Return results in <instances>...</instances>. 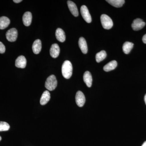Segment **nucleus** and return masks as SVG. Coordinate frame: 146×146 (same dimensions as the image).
Masks as SVG:
<instances>
[{
	"instance_id": "nucleus-24",
	"label": "nucleus",
	"mask_w": 146,
	"mask_h": 146,
	"mask_svg": "<svg viewBox=\"0 0 146 146\" xmlns=\"http://www.w3.org/2000/svg\"><path fill=\"white\" fill-rule=\"evenodd\" d=\"M142 40H143V43L146 44V34L145 35L143 36Z\"/></svg>"
},
{
	"instance_id": "nucleus-6",
	"label": "nucleus",
	"mask_w": 146,
	"mask_h": 146,
	"mask_svg": "<svg viewBox=\"0 0 146 146\" xmlns=\"http://www.w3.org/2000/svg\"><path fill=\"white\" fill-rule=\"evenodd\" d=\"M146 23L142 19L137 18L133 21L131 25V27L133 30L138 31L144 27Z\"/></svg>"
},
{
	"instance_id": "nucleus-1",
	"label": "nucleus",
	"mask_w": 146,
	"mask_h": 146,
	"mask_svg": "<svg viewBox=\"0 0 146 146\" xmlns=\"http://www.w3.org/2000/svg\"><path fill=\"white\" fill-rule=\"evenodd\" d=\"M72 65L70 61L65 60L62 66V74L65 78H70L72 74Z\"/></svg>"
},
{
	"instance_id": "nucleus-21",
	"label": "nucleus",
	"mask_w": 146,
	"mask_h": 146,
	"mask_svg": "<svg viewBox=\"0 0 146 146\" xmlns=\"http://www.w3.org/2000/svg\"><path fill=\"white\" fill-rule=\"evenodd\" d=\"M107 54L105 51L102 50L100 52L98 53L96 55V60L98 63H100L102 60H104L106 57Z\"/></svg>"
},
{
	"instance_id": "nucleus-8",
	"label": "nucleus",
	"mask_w": 146,
	"mask_h": 146,
	"mask_svg": "<svg viewBox=\"0 0 146 146\" xmlns=\"http://www.w3.org/2000/svg\"><path fill=\"white\" fill-rule=\"evenodd\" d=\"M27 65V60L24 56H20L15 61V65L17 68H25Z\"/></svg>"
},
{
	"instance_id": "nucleus-19",
	"label": "nucleus",
	"mask_w": 146,
	"mask_h": 146,
	"mask_svg": "<svg viewBox=\"0 0 146 146\" xmlns=\"http://www.w3.org/2000/svg\"><path fill=\"white\" fill-rule=\"evenodd\" d=\"M106 1L113 6L118 8L121 7L125 2L124 0H108Z\"/></svg>"
},
{
	"instance_id": "nucleus-16",
	"label": "nucleus",
	"mask_w": 146,
	"mask_h": 146,
	"mask_svg": "<svg viewBox=\"0 0 146 146\" xmlns=\"http://www.w3.org/2000/svg\"><path fill=\"white\" fill-rule=\"evenodd\" d=\"M50 99V94L48 91H45L42 94L40 99V104L42 105H44L49 101Z\"/></svg>"
},
{
	"instance_id": "nucleus-3",
	"label": "nucleus",
	"mask_w": 146,
	"mask_h": 146,
	"mask_svg": "<svg viewBox=\"0 0 146 146\" xmlns=\"http://www.w3.org/2000/svg\"><path fill=\"white\" fill-rule=\"evenodd\" d=\"M103 27L106 29H110L113 27V22L111 18L106 14H102L100 17Z\"/></svg>"
},
{
	"instance_id": "nucleus-12",
	"label": "nucleus",
	"mask_w": 146,
	"mask_h": 146,
	"mask_svg": "<svg viewBox=\"0 0 146 146\" xmlns=\"http://www.w3.org/2000/svg\"><path fill=\"white\" fill-rule=\"evenodd\" d=\"M78 45L82 52L84 54L87 53L88 52V47L86 40L84 37H81L79 39Z\"/></svg>"
},
{
	"instance_id": "nucleus-18",
	"label": "nucleus",
	"mask_w": 146,
	"mask_h": 146,
	"mask_svg": "<svg viewBox=\"0 0 146 146\" xmlns=\"http://www.w3.org/2000/svg\"><path fill=\"white\" fill-rule=\"evenodd\" d=\"M117 63L115 60H112L111 62L107 63L104 67V70L106 72H109L114 70L117 67Z\"/></svg>"
},
{
	"instance_id": "nucleus-25",
	"label": "nucleus",
	"mask_w": 146,
	"mask_h": 146,
	"mask_svg": "<svg viewBox=\"0 0 146 146\" xmlns=\"http://www.w3.org/2000/svg\"><path fill=\"white\" fill-rule=\"evenodd\" d=\"M13 1L16 3H21L22 1V0H13Z\"/></svg>"
},
{
	"instance_id": "nucleus-28",
	"label": "nucleus",
	"mask_w": 146,
	"mask_h": 146,
	"mask_svg": "<svg viewBox=\"0 0 146 146\" xmlns=\"http://www.w3.org/2000/svg\"><path fill=\"white\" fill-rule=\"evenodd\" d=\"M2 138L1 137V136H0V141H1V140Z\"/></svg>"
},
{
	"instance_id": "nucleus-20",
	"label": "nucleus",
	"mask_w": 146,
	"mask_h": 146,
	"mask_svg": "<svg viewBox=\"0 0 146 146\" xmlns=\"http://www.w3.org/2000/svg\"><path fill=\"white\" fill-rule=\"evenodd\" d=\"M133 43L129 42H125L123 45V51L125 54H128L130 52L131 50L133 48Z\"/></svg>"
},
{
	"instance_id": "nucleus-23",
	"label": "nucleus",
	"mask_w": 146,
	"mask_h": 146,
	"mask_svg": "<svg viewBox=\"0 0 146 146\" xmlns=\"http://www.w3.org/2000/svg\"><path fill=\"white\" fill-rule=\"evenodd\" d=\"M5 51V47L3 44L2 42H0V53H4Z\"/></svg>"
},
{
	"instance_id": "nucleus-14",
	"label": "nucleus",
	"mask_w": 146,
	"mask_h": 146,
	"mask_svg": "<svg viewBox=\"0 0 146 146\" xmlns=\"http://www.w3.org/2000/svg\"><path fill=\"white\" fill-rule=\"evenodd\" d=\"M33 52L35 54H38L42 49V42L40 39H36L35 41L32 46Z\"/></svg>"
},
{
	"instance_id": "nucleus-22",
	"label": "nucleus",
	"mask_w": 146,
	"mask_h": 146,
	"mask_svg": "<svg viewBox=\"0 0 146 146\" xmlns=\"http://www.w3.org/2000/svg\"><path fill=\"white\" fill-rule=\"evenodd\" d=\"M10 125L6 122L0 121V131H7L9 130Z\"/></svg>"
},
{
	"instance_id": "nucleus-11",
	"label": "nucleus",
	"mask_w": 146,
	"mask_h": 146,
	"mask_svg": "<svg viewBox=\"0 0 146 146\" xmlns=\"http://www.w3.org/2000/svg\"><path fill=\"white\" fill-rule=\"evenodd\" d=\"M32 20V15L30 12H25L23 16V21L24 25L25 26L28 27L30 25Z\"/></svg>"
},
{
	"instance_id": "nucleus-26",
	"label": "nucleus",
	"mask_w": 146,
	"mask_h": 146,
	"mask_svg": "<svg viewBox=\"0 0 146 146\" xmlns=\"http://www.w3.org/2000/svg\"><path fill=\"white\" fill-rule=\"evenodd\" d=\"M142 146H146V141H145V142H144Z\"/></svg>"
},
{
	"instance_id": "nucleus-27",
	"label": "nucleus",
	"mask_w": 146,
	"mask_h": 146,
	"mask_svg": "<svg viewBox=\"0 0 146 146\" xmlns=\"http://www.w3.org/2000/svg\"><path fill=\"white\" fill-rule=\"evenodd\" d=\"M144 100H145V104L146 105V94L145 96V98H144Z\"/></svg>"
},
{
	"instance_id": "nucleus-15",
	"label": "nucleus",
	"mask_w": 146,
	"mask_h": 146,
	"mask_svg": "<svg viewBox=\"0 0 146 146\" xmlns=\"http://www.w3.org/2000/svg\"><path fill=\"white\" fill-rule=\"evenodd\" d=\"M55 35L56 39L58 41L61 42H65L66 36L65 32L62 29L58 28L56 31Z\"/></svg>"
},
{
	"instance_id": "nucleus-5",
	"label": "nucleus",
	"mask_w": 146,
	"mask_h": 146,
	"mask_svg": "<svg viewBox=\"0 0 146 146\" xmlns=\"http://www.w3.org/2000/svg\"><path fill=\"white\" fill-rule=\"evenodd\" d=\"M80 12L84 21H86V23H91L92 21L91 16L86 6L84 5L82 6L80 8Z\"/></svg>"
},
{
	"instance_id": "nucleus-2",
	"label": "nucleus",
	"mask_w": 146,
	"mask_h": 146,
	"mask_svg": "<svg viewBox=\"0 0 146 146\" xmlns=\"http://www.w3.org/2000/svg\"><path fill=\"white\" fill-rule=\"evenodd\" d=\"M57 85V81L55 76L54 75L49 76L47 78L45 86L49 91H52L54 90Z\"/></svg>"
},
{
	"instance_id": "nucleus-4",
	"label": "nucleus",
	"mask_w": 146,
	"mask_h": 146,
	"mask_svg": "<svg viewBox=\"0 0 146 146\" xmlns=\"http://www.w3.org/2000/svg\"><path fill=\"white\" fill-rule=\"evenodd\" d=\"M18 33L17 29L15 28L11 29L7 32L6 36L8 41L10 42L16 41L18 37Z\"/></svg>"
},
{
	"instance_id": "nucleus-17",
	"label": "nucleus",
	"mask_w": 146,
	"mask_h": 146,
	"mask_svg": "<svg viewBox=\"0 0 146 146\" xmlns=\"http://www.w3.org/2000/svg\"><path fill=\"white\" fill-rule=\"evenodd\" d=\"M10 23V21L9 18L5 16L0 18V29H4L9 26Z\"/></svg>"
},
{
	"instance_id": "nucleus-13",
	"label": "nucleus",
	"mask_w": 146,
	"mask_h": 146,
	"mask_svg": "<svg viewBox=\"0 0 146 146\" xmlns=\"http://www.w3.org/2000/svg\"><path fill=\"white\" fill-rule=\"evenodd\" d=\"M83 80L86 86L88 87H91L92 86L93 79L91 74L89 71H86L84 74Z\"/></svg>"
},
{
	"instance_id": "nucleus-10",
	"label": "nucleus",
	"mask_w": 146,
	"mask_h": 146,
	"mask_svg": "<svg viewBox=\"0 0 146 146\" xmlns=\"http://www.w3.org/2000/svg\"><path fill=\"white\" fill-rule=\"evenodd\" d=\"M68 7L71 13L75 17L78 16L79 13L78 9L75 4L71 1H68L67 2Z\"/></svg>"
},
{
	"instance_id": "nucleus-7",
	"label": "nucleus",
	"mask_w": 146,
	"mask_h": 146,
	"mask_svg": "<svg viewBox=\"0 0 146 146\" xmlns=\"http://www.w3.org/2000/svg\"><path fill=\"white\" fill-rule=\"evenodd\" d=\"M76 102L79 107H82L85 102V97L83 93L81 91H78L76 95Z\"/></svg>"
},
{
	"instance_id": "nucleus-9",
	"label": "nucleus",
	"mask_w": 146,
	"mask_h": 146,
	"mask_svg": "<svg viewBox=\"0 0 146 146\" xmlns=\"http://www.w3.org/2000/svg\"><path fill=\"white\" fill-rule=\"evenodd\" d=\"M60 49L58 45L54 44L52 45L50 49V54L53 58H56L59 55Z\"/></svg>"
}]
</instances>
